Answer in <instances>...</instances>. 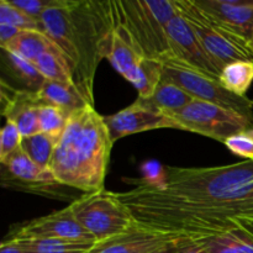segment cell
<instances>
[{"label": "cell", "mask_w": 253, "mask_h": 253, "mask_svg": "<svg viewBox=\"0 0 253 253\" xmlns=\"http://www.w3.org/2000/svg\"><path fill=\"white\" fill-rule=\"evenodd\" d=\"M114 25L121 30L143 57H173L167 26L178 15L175 0L110 1Z\"/></svg>", "instance_id": "cell-5"}, {"label": "cell", "mask_w": 253, "mask_h": 253, "mask_svg": "<svg viewBox=\"0 0 253 253\" xmlns=\"http://www.w3.org/2000/svg\"><path fill=\"white\" fill-rule=\"evenodd\" d=\"M36 95L40 103H46L57 106L69 116L76 111L84 109L85 106L93 105L76 84H64L58 83V82L44 81Z\"/></svg>", "instance_id": "cell-17"}, {"label": "cell", "mask_w": 253, "mask_h": 253, "mask_svg": "<svg viewBox=\"0 0 253 253\" xmlns=\"http://www.w3.org/2000/svg\"><path fill=\"white\" fill-rule=\"evenodd\" d=\"M224 145L234 155L245 158V161H253V137L247 132H240L231 136L225 141Z\"/></svg>", "instance_id": "cell-31"}, {"label": "cell", "mask_w": 253, "mask_h": 253, "mask_svg": "<svg viewBox=\"0 0 253 253\" xmlns=\"http://www.w3.org/2000/svg\"><path fill=\"white\" fill-rule=\"evenodd\" d=\"M247 133H249V135H250V136H251V137H253V128H252V130L247 131Z\"/></svg>", "instance_id": "cell-37"}, {"label": "cell", "mask_w": 253, "mask_h": 253, "mask_svg": "<svg viewBox=\"0 0 253 253\" xmlns=\"http://www.w3.org/2000/svg\"><path fill=\"white\" fill-rule=\"evenodd\" d=\"M185 200L253 199V161L221 167H166L165 183L156 188Z\"/></svg>", "instance_id": "cell-4"}, {"label": "cell", "mask_w": 253, "mask_h": 253, "mask_svg": "<svg viewBox=\"0 0 253 253\" xmlns=\"http://www.w3.org/2000/svg\"><path fill=\"white\" fill-rule=\"evenodd\" d=\"M9 174L17 182L27 185H48L58 184L49 169L40 167L24 151L20 148L1 163Z\"/></svg>", "instance_id": "cell-18"}, {"label": "cell", "mask_w": 253, "mask_h": 253, "mask_svg": "<svg viewBox=\"0 0 253 253\" xmlns=\"http://www.w3.org/2000/svg\"><path fill=\"white\" fill-rule=\"evenodd\" d=\"M16 240L20 242L26 253H88L91 247L96 244V242L93 244V242H77L56 239Z\"/></svg>", "instance_id": "cell-25"}, {"label": "cell", "mask_w": 253, "mask_h": 253, "mask_svg": "<svg viewBox=\"0 0 253 253\" xmlns=\"http://www.w3.org/2000/svg\"><path fill=\"white\" fill-rule=\"evenodd\" d=\"M105 58L130 83H132L138 67L145 57L140 53L128 37L114 25ZM147 58V57H146Z\"/></svg>", "instance_id": "cell-16"}, {"label": "cell", "mask_w": 253, "mask_h": 253, "mask_svg": "<svg viewBox=\"0 0 253 253\" xmlns=\"http://www.w3.org/2000/svg\"><path fill=\"white\" fill-rule=\"evenodd\" d=\"M143 100L166 115L172 116L189 105L194 99L180 86L162 78L153 95L150 99H143Z\"/></svg>", "instance_id": "cell-21"}, {"label": "cell", "mask_w": 253, "mask_h": 253, "mask_svg": "<svg viewBox=\"0 0 253 253\" xmlns=\"http://www.w3.org/2000/svg\"><path fill=\"white\" fill-rule=\"evenodd\" d=\"M220 83L230 93L245 98L253 83V62L236 61L224 67Z\"/></svg>", "instance_id": "cell-24"}, {"label": "cell", "mask_w": 253, "mask_h": 253, "mask_svg": "<svg viewBox=\"0 0 253 253\" xmlns=\"http://www.w3.org/2000/svg\"><path fill=\"white\" fill-rule=\"evenodd\" d=\"M116 194L130 209L136 224L166 235L214 236L239 229L244 220L253 219V199L185 200L142 183Z\"/></svg>", "instance_id": "cell-1"}, {"label": "cell", "mask_w": 253, "mask_h": 253, "mask_svg": "<svg viewBox=\"0 0 253 253\" xmlns=\"http://www.w3.org/2000/svg\"><path fill=\"white\" fill-rule=\"evenodd\" d=\"M192 242V239L184 235H174L166 244L156 247L147 253H182L183 250Z\"/></svg>", "instance_id": "cell-33"}, {"label": "cell", "mask_w": 253, "mask_h": 253, "mask_svg": "<svg viewBox=\"0 0 253 253\" xmlns=\"http://www.w3.org/2000/svg\"><path fill=\"white\" fill-rule=\"evenodd\" d=\"M173 236L136 224L125 234L96 242L88 253H147L166 244Z\"/></svg>", "instance_id": "cell-14"}, {"label": "cell", "mask_w": 253, "mask_h": 253, "mask_svg": "<svg viewBox=\"0 0 253 253\" xmlns=\"http://www.w3.org/2000/svg\"><path fill=\"white\" fill-rule=\"evenodd\" d=\"M208 15L253 43V1L195 0Z\"/></svg>", "instance_id": "cell-13"}, {"label": "cell", "mask_w": 253, "mask_h": 253, "mask_svg": "<svg viewBox=\"0 0 253 253\" xmlns=\"http://www.w3.org/2000/svg\"><path fill=\"white\" fill-rule=\"evenodd\" d=\"M16 239H56L77 242H93L95 239L79 224L71 207L26 222L15 231Z\"/></svg>", "instance_id": "cell-11"}, {"label": "cell", "mask_w": 253, "mask_h": 253, "mask_svg": "<svg viewBox=\"0 0 253 253\" xmlns=\"http://www.w3.org/2000/svg\"><path fill=\"white\" fill-rule=\"evenodd\" d=\"M4 54V63L6 64L9 73L11 74L12 78L16 79L17 82L24 85L25 91L30 93H37L41 88L42 84L46 79L41 76L35 64L12 52H7L1 49Z\"/></svg>", "instance_id": "cell-23"}, {"label": "cell", "mask_w": 253, "mask_h": 253, "mask_svg": "<svg viewBox=\"0 0 253 253\" xmlns=\"http://www.w3.org/2000/svg\"><path fill=\"white\" fill-rule=\"evenodd\" d=\"M24 136L12 121L6 120L0 132V162L4 163L7 157L21 148Z\"/></svg>", "instance_id": "cell-30"}, {"label": "cell", "mask_w": 253, "mask_h": 253, "mask_svg": "<svg viewBox=\"0 0 253 253\" xmlns=\"http://www.w3.org/2000/svg\"><path fill=\"white\" fill-rule=\"evenodd\" d=\"M163 79L172 82L187 91L193 99L239 111L253 120V100L235 95L221 85L219 79L197 71L175 57L161 59Z\"/></svg>", "instance_id": "cell-8"}, {"label": "cell", "mask_w": 253, "mask_h": 253, "mask_svg": "<svg viewBox=\"0 0 253 253\" xmlns=\"http://www.w3.org/2000/svg\"><path fill=\"white\" fill-rule=\"evenodd\" d=\"M59 140L43 132L22 138L21 150L40 167L48 169L49 162L54 155Z\"/></svg>", "instance_id": "cell-26"}, {"label": "cell", "mask_w": 253, "mask_h": 253, "mask_svg": "<svg viewBox=\"0 0 253 253\" xmlns=\"http://www.w3.org/2000/svg\"><path fill=\"white\" fill-rule=\"evenodd\" d=\"M178 14L192 27L215 66L222 71L236 61L253 62V43L212 19L195 0H175Z\"/></svg>", "instance_id": "cell-6"}, {"label": "cell", "mask_w": 253, "mask_h": 253, "mask_svg": "<svg viewBox=\"0 0 253 253\" xmlns=\"http://www.w3.org/2000/svg\"><path fill=\"white\" fill-rule=\"evenodd\" d=\"M167 36L173 57L189 64L197 71L220 81L221 71L215 66L195 36L192 27L179 14L168 24Z\"/></svg>", "instance_id": "cell-12"}, {"label": "cell", "mask_w": 253, "mask_h": 253, "mask_svg": "<svg viewBox=\"0 0 253 253\" xmlns=\"http://www.w3.org/2000/svg\"><path fill=\"white\" fill-rule=\"evenodd\" d=\"M0 22L1 24L11 25L16 29L21 30H37L42 32L40 20L34 19L17 9L10 2V0H0Z\"/></svg>", "instance_id": "cell-29"}, {"label": "cell", "mask_w": 253, "mask_h": 253, "mask_svg": "<svg viewBox=\"0 0 253 253\" xmlns=\"http://www.w3.org/2000/svg\"><path fill=\"white\" fill-rule=\"evenodd\" d=\"M39 104L36 93L16 89L10 94L9 90V96L2 95V115L17 126L24 137L36 135L41 132L37 114Z\"/></svg>", "instance_id": "cell-15"}, {"label": "cell", "mask_w": 253, "mask_h": 253, "mask_svg": "<svg viewBox=\"0 0 253 253\" xmlns=\"http://www.w3.org/2000/svg\"><path fill=\"white\" fill-rule=\"evenodd\" d=\"M69 207L79 224L96 242L125 234L136 225L130 209L118 194L105 189L84 193Z\"/></svg>", "instance_id": "cell-7"}, {"label": "cell", "mask_w": 253, "mask_h": 253, "mask_svg": "<svg viewBox=\"0 0 253 253\" xmlns=\"http://www.w3.org/2000/svg\"><path fill=\"white\" fill-rule=\"evenodd\" d=\"M182 253H208V252L205 251V250L203 249L197 241H194V240L192 239V242H190V244L183 250Z\"/></svg>", "instance_id": "cell-36"}, {"label": "cell", "mask_w": 253, "mask_h": 253, "mask_svg": "<svg viewBox=\"0 0 253 253\" xmlns=\"http://www.w3.org/2000/svg\"><path fill=\"white\" fill-rule=\"evenodd\" d=\"M37 114H39V124L41 132L57 138V140H61L62 135L66 130L69 115H67L63 110H61L57 106L46 103L39 104Z\"/></svg>", "instance_id": "cell-28"}, {"label": "cell", "mask_w": 253, "mask_h": 253, "mask_svg": "<svg viewBox=\"0 0 253 253\" xmlns=\"http://www.w3.org/2000/svg\"><path fill=\"white\" fill-rule=\"evenodd\" d=\"M10 2L29 16L39 20L42 14L54 4V0H10Z\"/></svg>", "instance_id": "cell-32"}, {"label": "cell", "mask_w": 253, "mask_h": 253, "mask_svg": "<svg viewBox=\"0 0 253 253\" xmlns=\"http://www.w3.org/2000/svg\"><path fill=\"white\" fill-rule=\"evenodd\" d=\"M104 121L113 143L125 136L145 132V131L157 130V128L179 130V126L173 120V118L157 110L147 101L140 98H137V100L127 108L113 115L104 116Z\"/></svg>", "instance_id": "cell-10"}, {"label": "cell", "mask_w": 253, "mask_h": 253, "mask_svg": "<svg viewBox=\"0 0 253 253\" xmlns=\"http://www.w3.org/2000/svg\"><path fill=\"white\" fill-rule=\"evenodd\" d=\"M39 20L42 32L68 58L77 86L94 105V76L114 30L110 1L54 0Z\"/></svg>", "instance_id": "cell-2"}, {"label": "cell", "mask_w": 253, "mask_h": 253, "mask_svg": "<svg viewBox=\"0 0 253 253\" xmlns=\"http://www.w3.org/2000/svg\"><path fill=\"white\" fill-rule=\"evenodd\" d=\"M0 48L12 52L32 63L46 52L61 49L46 34L37 30H24Z\"/></svg>", "instance_id": "cell-20"}, {"label": "cell", "mask_w": 253, "mask_h": 253, "mask_svg": "<svg viewBox=\"0 0 253 253\" xmlns=\"http://www.w3.org/2000/svg\"><path fill=\"white\" fill-rule=\"evenodd\" d=\"M20 32H21V30L16 29L11 25L0 22V47L5 46L7 42H10L14 37H16Z\"/></svg>", "instance_id": "cell-34"}, {"label": "cell", "mask_w": 253, "mask_h": 253, "mask_svg": "<svg viewBox=\"0 0 253 253\" xmlns=\"http://www.w3.org/2000/svg\"><path fill=\"white\" fill-rule=\"evenodd\" d=\"M170 118L179 130L199 133L224 143L231 136L253 128V120L239 111L194 99Z\"/></svg>", "instance_id": "cell-9"}, {"label": "cell", "mask_w": 253, "mask_h": 253, "mask_svg": "<svg viewBox=\"0 0 253 253\" xmlns=\"http://www.w3.org/2000/svg\"><path fill=\"white\" fill-rule=\"evenodd\" d=\"M34 64L46 81L58 82V83L64 84H76L73 71H72L68 58L61 49L49 51L41 54L34 62Z\"/></svg>", "instance_id": "cell-22"}, {"label": "cell", "mask_w": 253, "mask_h": 253, "mask_svg": "<svg viewBox=\"0 0 253 253\" xmlns=\"http://www.w3.org/2000/svg\"><path fill=\"white\" fill-rule=\"evenodd\" d=\"M193 240L208 253H253V236L244 222L239 229Z\"/></svg>", "instance_id": "cell-19"}, {"label": "cell", "mask_w": 253, "mask_h": 253, "mask_svg": "<svg viewBox=\"0 0 253 253\" xmlns=\"http://www.w3.org/2000/svg\"><path fill=\"white\" fill-rule=\"evenodd\" d=\"M162 77L163 72L161 61L145 57L132 81V85L138 91V98L150 99L162 81Z\"/></svg>", "instance_id": "cell-27"}, {"label": "cell", "mask_w": 253, "mask_h": 253, "mask_svg": "<svg viewBox=\"0 0 253 253\" xmlns=\"http://www.w3.org/2000/svg\"><path fill=\"white\" fill-rule=\"evenodd\" d=\"M104 116L93 105L72 114L48 169L58 184L83 190L104 189L113 148Z\"/></svg>", "instance_id": "cell-3"}, {"label": "cell", "mask_w": 253, "mask_h": 253, "mask_svg": "<svg viewBox=\"0 0 253 253\" xmlns=\"http://www.w3.org/2000/svg\"><path fill=\"white\" fill-rule=\"evenodd\" d=\"M0 253H26L20 242L14 237H7L0 245Z\"/></svg>", "instance_id": "cell-35"}]
</instances>
